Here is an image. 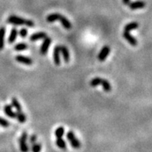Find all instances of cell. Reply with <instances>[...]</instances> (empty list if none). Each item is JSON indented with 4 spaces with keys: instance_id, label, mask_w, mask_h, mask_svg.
<instances>
[{
    "instance_id": "obj_26",
    "label": "cell",
    "mask_w": 152,
    "mask_h": 152,
    "mask_svg": "<svg viewBox=\"0 0 152 152\" xmlns=\"http://www.w3.org/2000/svg\"><path fill=\"white\" fill-rule=\"evenodd\" d=\"M0 126H2V127H8L9 126V122L8 120H6V119L0 116Z\"/></svg>"
},
{
    "instance_id": "obj_6",
    "label": "cell",
    "mask_w": 152,
    "mask_h": 152,
    "mask_svg": "<svg viewBox=\"0 0 152 152\" xmlns=\"http://www.w3.org/2000/svg\"><path fill=\"white\" fill-rule=\"evenodd\" d=\"M123 37H124V39H125L131 46H137V44H138V40H137L136 38H134L130 33L124 31V34H123Z\"/></svg>"
},
{
    "instance_id": "obj_18",
    "label": "cell",
    "mask_w": 152,
    "mask_h": 152,
    "mask_svg": "<svg viewBox=\"0 0 152 152\" xmlns=\"http://www.w3.org/2000/svg\"><path fill=\"white\" fill-rule=\"evenodd\" d=\"M56 146L58 147L59 148H60V149H62V150H65V149L66 148V141H65L62 137L56 138Z\"/></svg>"
},
{
    "instance_id": "obj_28",
    "label": "cell",
    "mask_w": 152,
    "mask_h": 152,
    "mask_svg": "<svg viewBox=\"0 0 152 152\" xmlns=\"http://www.w3.org/2000/svg\"><path fill=\"white\" fill-rule=\"evenodd\" d=\"M36 140H37V137H36V135H35V134L31 135V136L30 137V138H29V141H30V143L31 144L36 143Z\"/></svg>"
},
{
    "instance_id": "obj_1",
    "label": "cell",
    "mask_w": 152,
    "mask_h": 152,
    "mask_svg": "<svg viewBox=\"0 0 152 152\" xmlns=\"http://www.w3.org/2000/svg\"><path fill=\"white\" fill-rule=\"evenodd\" d=\"M6 22L10 24H13V25H26L28 27H33L34 26V23L32 22V20H26V19L21 18L15 15L9 16Z\"/></svg>"
},
{
    "instance_id": "obj_27",
    "label": "cell",
    "mask_w": 152,
    "mask_h": 152,
    "mask_svg": "<svg viewBox=\"0 0 152 152\" xmlns=\"http://www.w3.org/2000/svg\"><path fill=\"white\" fill-rule=\"evenodd\" d=\"M19 34L20 37H26L27 36V34H28V31H27V30H26V28H22L19 30Z\"/></svg>"
},
{
    "instance_id": "obj_8",
    "label": "cell",
    "mask_w": 152,
    "mask_h": 152,
    "mask_svg": "<svg viewBox=\"0 0 152 152\" xmlns=\"http://www.w3.org/2000/svg\"><path fill=\"white\" fill-rule=\"evenodd\" d=\"M16 60L21 64L26 65H31L32 64V60L29 57L23 56V55H17L16 56Z\"/></svg>"
},
{
    "instance_id": "obj_12",
    "label": "cell",
    "mask_w": 152,
    "mask_h": 152,
    "mask_svg": "<svg viewBox=\"0 0 152 152\" xmlns=\"http://www.w3.org/2000/svg\"><path fill=\"white\" fill-rule=\"evenodd\" d=\"M59 21H60V23H61V24L63 25V26L65 29H66V30H70V29H71V27H72V24H71L70 20L66 18V17H65L64 16L61 15L60 19H59Z\"/></svg>"
},
{
    "instance_id": "obj_17",
    "label": "cell",
    "mask_w": 152,
    "mask_h": 152,
    "mask_svg": "<svg viewBox=\"0 0 152 152\" xmlns=\"http://www.w3.org/2000/svg\"><path fill=\"white\" fill-rule=\"evenodd\" d=\"M60 16L61 15L60 13H58V12H54V13H52V14H50L47 16L46 21L48 23H53L55 21H56V20H59Z\"/></svg>"
},
{
    "instance_id": "obj_2",
    "label": "cell",
    "mask_w": 152,
    "mask_h": 152,
    "mask_svg": "<svg viewBox=\"0 0 152 152\" xmlns=\"http://www.w3.org/2000/svg\"><path fill=\"white\" fill-rule=\"evenodd\" d=\"M27 139H28V134L26 132H23L21 137L19 139V144L21 152H29L30 148L27 144Z\"/></svg>"
},
{
    "instance_id": "obj_16",
    "label": "cell",
    "mask_w": 152,
    "mask_h": 152,
    "mask_svg": "<svg viewBox=\"0 0 152 152\" xmlns=\"http://www.w3.org/2000/svg\"><path fill=\"white\" fill-rule=\"evenodd\" d=\"M17 34H18V30H16V27H13L11 30V32H10L9 37V43L12 44V43L15 42L16 37H17Z\"/></svg>"
},
{
    "instance_id": "obj_19",
    "label": "cell",
    "mask_w": 152,
    "mask_h": 152,
    "mask_svg": "<svg viewBox=\"0 0 152 152\" xmlns=\"http://www.w3.org/2000/svg\"><path fill=\"white\" fill-rule=\"evenodd\" d=\"M16 118H17L18 121L19 123H25L26 121V116L25 115L22 111L16 113Z\"/></svg>"
},
{
    "instance_id": "obj_15",
    "label": "cell",
    "mask_w": 152,
    "mask_h": 152,
    "mask_svg": "<svg viewBox=\"0 0 152 152\" xmlns=\"http://www.w3.org/2000/svg\"><path fill=\"white\" fill-rule=\"evenodd\" d=\"M138 26H139V24L137 22H131L129 23L124 26V31L126 32H130L131 30H135V29H138Z\"/></svg>"
},
{
    "instance_id": "obj_4",
    "label": "cell",
    "mask_w": 152,
    "mask_h": 152,
    "mask_svg": "<svg viewBox=\"0 0 152 152\" xmlns=\"http://www.w3.org/2000/svg\"><path fill=\"white\" fill-rule=\"evenodd\" d=\"M52 43V40H51V38L48 37H46V38L43 39V44L40 47V54H46L48 51V49L50 48V44Z\"/></svg>"
},
{
    "instance_id": "obj_14",
    "label": "cell",
    "mask_w": 152,
    "mask_h": 152,
    "mask_svg": "<svg viewBox=\"0 0 152 152\" xmlns=\"http://www.w3.org/2000/svg\"><path fill=\"white\" fill-rule=\"evenodd\" d=\"M5 34H6V28L4 26L0 27V50H2L4 48Z\"/></svg>"
},
{
    "instance_id": "obj_29",
    "label": "cell",
    "mask_w": 152,
    "mask_h": 152,
    "mask_svg": "<svg viewBox=\"0 0 152 152\" xmlns=\"http://www.w3.org/2000/svg\"><path fill=\"white\" fill-rule=\"evenodd\" d=\"M123 1V3H124V5H129L130 4V0H122Z\"/></svg>"
},
{
    "instance_id": "obj_23",
    "label": "cell",
    "mask_w": 152,
    "mask_h": 152,
    "mask_svg": "<svg viewBox=\"0 0 152 152\" xmlns=\"http://www.w3.org/2000/svg\"><path fill=\"white\" fill-rule=\"evenodd\" d=\"M65 134V129L63 126H60L55 130V136L56 138H61Z\"/></svg>"
},
{
    "instance_id": "obj_10",
    "label": "cell",
    "mask_w": 152,
    "mask_h": 152,
    "mask_svg": "<svg viewBox=\"0 0 152 152\" xmlns=\"http://www.w3.org/2000/svg\"><path fill=\"white\" fill-rule=\"evenodd\" d=\"M60 46H56L54 48L53 50V61L56 65L60 64Z\"/></svg>"
},
{
    "instance_id": "obj_13",
    "label": "cell",
    "mask_w": 152,
    "mask_h": 152,
    "mask_svg": "<svg viewBox=\"0 0 152 152\" xmlns=\"http://www.w3.org/2000/svg\"><path fill=\"white\" fill-rule=\"evenodd\" d=\"M12 106L10 105H6L4 106L5 113L10 118H16V113L12 110Z\"/></svg>"
},
{
    "instance_id": "obj_20",
    "label": "cell",
    "mask_w": 152,
    "mask_h": 152,
    "mask_svg": "<svg viewBox=\"0 0 152 152\" xmlns=\"http://www.w3.org/2000/svg\"><path fill=\"white\" fill-rule=\"evenodd\" d=\"M101 86H103V88L105 92H108L111 90V86H110V82H108L107 79H103L102 78V82H101Z\"/></svg>"
},
{
    "instance_id": "obj_22",
    "label": "cell",
    "mask_w": 152,
    "mask_h": 152,
    "mask_svg": "<svg viewBox=\"0 0 152 152\" xmlns=\"http://www.w3.org/2000/svg\"><path fill=\"white\" fill-rule=\"evenodd\" d=\"M12 106H13V107L17 110V112L22 111V106H21V104H20L19 102L16 98L12 99Z\"/></svg>"
},
{
    "instance_id": "obj_21",
    "label": "cell",
    "mask_w": 152,
    "mask_h": 152,
    "mask_svg": "<svg viewBox=\"0 0 152 152\" xmlns=\"http://www.w3.org/2000/svg\"><path fill=\"white\" fill-rule=\"evenodd\" d=\"M28 48V44L26 43H19L16 44L14 46V49L16 51H21V50H24Z\"/></svg>"
},
{
    "instance_id": "obj_3",
    "label": "cell",
    "mask_w": 152,
    "mask_h": 152,
    "mask_svg": "<svg viewBox=\"0 0 152 152\" xmlns=\"http://www.w3.org/2000/svg\"><path fill=\"white\" fill-rule=\"evenodd\" d=\"M66 139L70 141V145L73 148H75V149H78L81 146L80 140L76 138V137L75 136V134H74V133L73 132L72 130L68 131V133L66 134Z\"/></svg>"
},
{
    "instance_id": "obj_7",
    "label": "cell",
    "mask_w": 152,
    "mask_h": 152,
    "mask_svg": "<svg viewBox=\"0 0 152 152\" xmlns=\"http://www.w3.org/2000/svg\"><path fill=\"white\" fill-rule=\"evenodd\" d=\"M146 3L144 2V1H140V0H138V1H134V2H130V4L128 5L129 6V8L130 10H140V9H143L145 6Z\"/></svg>"
},
{
    "instance_id": "obj_25",
    "label": "cell",
    "mask_w": 152,
    "mask_h": 152,
    "mask_svg": "<svg viewBox=\"0 0 152 152\" xmlns=\"http://www.w3.org/2000/svg\"><path fill=\"white\" fill-rule=\"evenodd\" d=\"M101 82H102V78H94L93 79H91V81L90 82V85L92 87H96V86L101 84Z\"/></svg>"
},
{
    "instance_id": "obj_11",
    "label": "cell",
    "mask_w": 152,
    "mask_h": 152,
    "mask_svg": "<svg viewBox=\"0 0 152 152\" xmlns=\"http://www.w3.org/2000/svg\"><path fill=\"white\" fill-rule=\"evenodd\" d=\"M60 52L62 53L63 58V60L65 62H69L70 59V51H69L68 48H66V46H60Z\"/></svg>"
},
{
    "instance_id": "obj_5",
    "label": "cell",
    "mask_w": 152,
    "mask_h": 152,
    "mask_svg": "<svg viewBox=\"0 0 152 152\" xmlns=\"http://www.w3.org/2000/svg\"><path fill=\"white\" fill-rule=\"evenodd\" d=\"M110 52V48L109 46H104V48L101 49V50L100 51V53L98 54V56L97 58L100 61H104L106 60V58H107V56L109 55Z\"/></svg>"
},
{
    "instance_id": "obj_9",
    "label": "cell",
    "mask_w": 152,
    "mask_h": 152,
    "mask_svg": "<svg viewBox=\"0 0 152 152\" xmlns=\"http://www.w3.org/2000/svg\"><path fill=\"white\" fill-rule=\"evenodd\" d=\"M47 37V34L45 32H37L32 34L30 37V41H36L39 40H43Z\"/></svg>"
},
{
    "instance_id": "obj_24",
    "label": "cell",
    "mask_w": 152,
    "mask_h": 152,
    "mask_svg": "<svg viewBox=\"0 0 152 152\" xmlns=\"http://www.w3.org/2000/svg\"><path fill=\"white\" fill-rule=\"evenodd\" d=\"M42 150V146L39 143L36 142L31 144V151L32 152H40Z\"/></svg>"
}]
</instances>
